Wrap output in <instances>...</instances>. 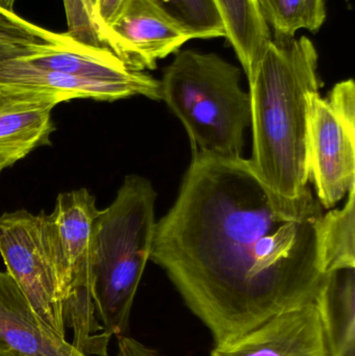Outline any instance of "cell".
<instances>
[{
  "mask_svg": "<svg viewBox=\"0 0 355 356\" xmlns=\"http://www.w3.org/2000/svg\"><path fill=\"white\" fill-rule=\"evenodd\" d=\"M113 52L135 71L154 70L191 40L150 0H125L108 26Z\"/></svg>",
  "mask_w": 355,
  "mask_h": 356,
  "instance_id": "cell-8",
  "label": "cell"
},
{
  "mask_svg": "<svg viewBox=\"0 0 355 356\" xmlns=\"http://www.w3.org/2000/svg\"><path fill=\"white\" fill-rule=\"evenodd\" d=\"M0 88L35 90L60 96L65 102L92 99L113 102L143 96L140 90L121 83L90 81L35 68L12 58L0 46Z\"/></svg>",
  "mask_w": 355,
  "mask_h": 356,
  "instance_id": "cell-12",
  "label": "cell"
},
{
  "mask_svg": "<svg viewBox=\"0 0 355 356\" xmlns=\"http://www.w3.org/2000/svg\"><path fill=\"white\" fill-rule=\"evenodd\" d=\"M181 31L193 39L225 37L215 0H150Z\"/></svg>",
  "mask_w": 355,
  "mask_h": 356,
  "instance_id": "cell-16",
  "label": "cell"
},
{
  "mask_svg": "<svg viewBox=\"0 0 355 356\" xmlns=\"http://www.w3.org/2000/svg\"><path fill=\"white\" fill-rule=\"evenodd\" d=\"M63 2L68 26L66 35L81 45L113 52L110 35L97 16L96 0H63Z\"/></svg>",
  "mask_w": 355,
  "mask_h": 356,
  "instance_id": "cell-17",
  "label": "cell"
},
{
  "mask_svg": "<svg viewBox=\"0 0 355 356\" xmlns=\"http://www.w3.org/2000/svg\"><path fill=\"white\" fill-rule=\"evenodd\" d=\"M258 10L273 38L292 39L300 29H306V0H256Z\"/></svg>",
  "mask_w": 355,
  "mask_h": 356,
  "instance_id": "cell-18",
  "label": "cell"
},
{
  "mask_svg": "<svg viewBox=\"0 0 355 356\" xmlns=\"http://www.w3.org/2000/svg\"><path fill=\"white\" fill-rule=\"evenodd\" d=\"M308 175L317 199L331 209L355 186V85L338 83L327 98L310 99Z\"/></svg>",
  "mask_w": 355,
  "mask_h": 356,
  "instance_id": "cell-7",
  "label": "cell"
},
{
  "mask_svg": "<svg viewBox=\"0 0 355 356\" xmlns=\"http://www.w3.org/2000/svg\"><path fill=\"white\" fill-rule=\"evenodd\" d=\"M318 199L281 200L246 159L192 154L179 196L156 224L150 261L226 344L314 303L327 274Z\"/></svg>",
  "mask_w": 355,
  "mask_h": 356,
  "instance_id": "cell-1",
  "label": "cell"
},
{
  "mask_svg": "<svg viewBox=\"0 0 355 356\" xmlns=\"http://www.w3.org/2000/svg\"><path fill=\"white\" fill-rule=\"evenodd\" d=\"M124 1L125 0H96V10H97L98 18H99L102 25L106 27L108 33V26L114 20L116 15L118 14L119 10H120L121 6H122ZM108 35H110V33H108Z\"/></svg>",
  "mask_w": 355,
  "mask_h": 356,
  "instance_id": "cell-22",
  "label": "cell"
},
{
  "mask_svg": "<svg viewBox=\"0 0 355 356\" xmlns=\"http://www.w3.org/2000/svg\"><path fill=\"white\" fill-rule=\"evenodd\" d=\"M210 356H329L320 314L315 303L283 312L226 344Z\"/></svg>",
  "mask_w": 355,
  "mask_h": 356,
  "instance_id": "cell-9",
  "label": "cell"
},
{
  "mask_svg": "<svg viewBox=\"0 0 355 356\" xmlns=\"http://www.w3.org/2000/svg\"><path fill=\"white\" fill-rule=\"evenodd\" d=\"M158 194L150 180L125 177L94 224L92 291L97 317L110 337L126 336L138 286L150 261Z\"/></svg>",
  "mask_w": 355,
  "mask_h": 356,
  "instance_id": "cell-3",
  "label": "cell"
},
{
  "mask_svg": "<svg viewBox=\"0 0 355 356\" xmlns=\"http://www.w3.org/2000/svg\"><path fill=\"white\" fill-rule=\"evenodd\" d=\"M64 100L35 90L0 88V173L51 144L52 111Z\"/></svg>",
  "mask_w": 355,
  "mask_h": 356,
  "instance_id": "cell-10",
  "label": "cell"
},
{
  "mask_svg": "<svg viewBox=\"0 0 355 356\" xmlns=\"http://www.w3.org/2000/svg\"><path fill=\"white\" fill-rule=\"evenodd\" d=\"M322 320L329 356L355 348V268L327 272L315 300Z\"/></svg>",
  "mask_w": 355,
  "mask_h": 356,
  "instance_id": "cell-13",
  "label": "cell"
},
{
  "mask_svg": "<svg viewBox=\"0 0 355 356\" xmlns=\"http://www.w3.org/2000/svg\"><path fill=\"white\" fill-rule=\"evenodd\" d=\"M308 10L306 29L317 33L324 24L327 19V8L324 0H306Z\"/></svg>",
  "mask_w": 355,
  "mask_h": 356,
  "instance_id": "cell-21",
  "label": "cell"
},
{
  "mask_svg": "<svg viewBox=\"0 0 355 356\" xmlns=\"http://www.w3.org/2000/svg\"><path fill=\"white\" fill-rule=\"evenodd\" d=\"M16 0H0V6L8 10H14V4Z\"/></svg>",
  "mask_w": 355,
  "mask_h": 356,
  "instance_id": "cell-23",
  "label": "cell"
},
{
  "mask_svg": "<svg viewBox=\"0 0 355 356\" xmlns=\"http://www.w3.org/2000/svg\"><path fill=\"white\" fill-rule=\"evenodd\" d=\"M225 29L244 72H248L262 54L272 33L258 10L256 0H215Z\"/></svg>",
  "mask_w": 355,
  "mask_h": 356,
  "instance_id": "cell-14",
  "label": "cell"
},
{
  "mask_svg": "<svg viewBox=\"0 0 355 356\" xmlns=\"http://www.w3.org/2000/svg\"><path fill=\"white\" fill-rule=\"evenodd\" d=\"M318 52L310 38H271L247 75L252 156L258 179L281 200L313 198L308 186V113L319 92Z\"/></svg>",
  "mask_w": 355,
  "mask_h": 356,
  "instance_id": "cell-2",
  "label": "cell"
},
{
  "mask_svg": "<svg viewBox=\"0 0 355 356\" xmlns=\"http://www.w3.org/2000/svg\"><path fill=\"white\" fill-rule=\"evenodd\" d=\"M355 186L342 209L323 213L319 226L323 271L355 268Z\"/></svg>",
  "mask_w": 355,
  "mask_h": 356,
  "instance_id": "cell-15",
  "label": "cell"
},
{
  "mask_svg": "<svg viewBox=\"0 0 355 356\" xmlns=\"http://www.w3.org/2000/svg\"><path fill=\"white\" fill-rule=\"evenodd\" d=\"M343 356H355V348L352 349V350L350 351H348V353H346V355H344Z\"/></svg>",
  "mask_w": 355,
  "mask_h": 356,
  "instance_id": "cell-24",
  "label": "cell"
},
{
  "mask_svg": "<svg viewBox=\"0 0 355 356\" xmlns=\"http://www.w3.org/2000/svg\"><path fill=\"white\" fill-rule=\"evenodd\" d=\"M99 209L87 188L60 193L48 215L66 328L88 356H108L110 334L100 324L92 291L94 224Z\"/></svg>",
  "mask_w": 355,
  "mask_h": 356,
  "instance_id": "cell-5",
  "label": "cell"
},
{
  "mask_svg": "<svg viewBox=\"0 0 355 356\" xmlns=\"http://www.w3.org/2000/svg\"><path fill=\"white\" fill-rule=\"evenodd\" d=\"M117 356H163L156 349L146 346L131 337L118 338V355Z\"/></svg>",
  "mask_w": 355,
  "mask_h": 356,
  "instance_id": "cell-20",
  "label": "cell"
},
{
  "mask_svg": "<svg viewBox=\"0 0 355 356\" xmlns=\"http://www.w3.org/2000/svg\"><path fill=\"white\" fill-rule=\"evenodd\" d=\"M160 83V100L185 127L192 154L241 158L251 108L238 67L216 54L179 50Z\"/></svg>",
  "mask_w": 355,
  "mask_h": 356,
  "instance_id": "cell-4",
  "label": "cell"
},
{
  "mask_svg": "<svg viewBox=\"0 0 355 356\" xmlns=\"http://www.w3.org/2000/svg\"><path fill=\"white\" fill-rule=\"evenodd\" d=\"M75 42L66 33H54L0 6V46L12 44H67Z\"/></svg>",
  "mask_w": 355,
  "mask_h": 356,
  "instance_id": "cell-19",
  "label": "cell"
},
{
  "mask_svg": "<svg viewBox=\"0 0 355 356\" xmlns=\"http://www.w3.org/2000/svg\"><path fill=\"white\" fill-rule=\"evenodd\" d=\"M0 254L6 272L50 330L66 338L56 273L53 240L47 213L25 209L0 216Z\"/></svg>",
  "mask_w": 355,
  "mask_h": 356,
  "instance_id": "cell-6",
  "label": "cell"
},
{
  "mask_svg": "<svg viewBox=\"0 0 355 356\" xmlns=\"http://www.w3.org/2000/svg\"><path fill=\"white\" fill-rule=\"evenodd\" d=\"M0 356H88L50 330L8 272L0 271Z\"/></svg>",
  "mask_w": 355,
  "mask_h": 356,
  "instance_id": "cell-11",
  "label": "cell"
}]
</instances>
